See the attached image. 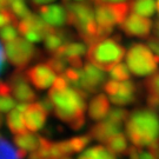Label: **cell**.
Returning <instances> with one entry per match:
<instances>
[{"instance_id":"1","label":"cell","mask_w":159,"mask_h":159,"mask_svg":"<svg viewBox=\"0 0 159 159\" xmlns=\"http://www.w3.org/2000/svg\"><path fill=\"white\" fill-rule=\"evenodd\" d=\"M89 96L87 92L70 86L63 90L52 87L48 92V98L54 107V114L74 131L80 130L85 124L86 100Z\"/></svg>"},{"instance_id":"2","label":"cell","mask_w":159,"mask_h":159,"mask_svg":"<svg viewBox=\"0 0 159 159\" xmlns=\"http://www.w3.org/2000/svg\"><path fill=\"white\" fill-rule=\"evenodd\" d=\"M126 134L137 148L151 146L159 139V117L151 108H139L125 123Z\"/></svg>"},{"instance_id":"3","label":"cell","mask_w":159,"mask_h":159,"mask_svg":"<svg viewBox=\"0 0 159 159\" xmlns=\"http://www.w3.org/2000/svg\"><path fill=\"white\" fill-rule=\"evenodd\" d=\"M125 53V48L120 44V37L114 35V38H106L90 46L86 57L90 63L98 68L111 71L123 60Z\"/></svg>"},{"instance_id":"4","label":"cell","mask_w":159,"mask_h":159,"mask_svg":"<svg viewBox=\"0 0 159 159\" xmlns=\"http://www.w3.org/2000/svg\"><path fill=\"white\" fill-rule=\"evenodd\" d=\"M126 65L137 77L153 74L159 65L157 57L148 46L144 44H133L126 53Z\"/></svg>"},{"instance_id":"5","label":"cell","mask_w":159,"mask_h":159,"mask_svg":"<svg viewBox=\"0 0 159 159\" xmlns=\"http://www.w3.org/2000/svg\"><path fill=\"white\" fill-rule=\"evenodd\" d=\"M4 46L7 60L19 70H24L33 59L41 54V52L25 38H17L13 41L4 44Z\"/></svg>"},{"instance_id":"6","label":"cell","mask_w":159,"mask_h":159,"mask_svg":"<svg viewBox=\"0 0 159 159\" xmlns=\"http://www.w3.org/2000/svg\"><path fill=\"white\" fill-rule=\"evenodd\" d=\"M130 12V4L118 2V4H99L96 5L94 17L99 26L113 29L117 24L121 25Z\"/></svg>"},{"instance_id":"7","label":"cell","mask_w":159,"mask_h":159,"mask_svg":"<svg viewBox=\"0 0 159 159\" xmlns=\"http://www.w3.org/2000/svg\"><path fill=\"white\" fill-rule=\"evenodd\" d=\"M17 27L19 33L30 43H40L45 40L46 35L53 29L35 14H31L29 18L20 20Z\"/></svg>"},{"instance_id":"8","label":"cell","mask_w":159,"mask_h":159,"mask_svg":"<svg viewBox=\"0 0 159 159\" xmlns=\"http://www.w3.org/2000/svg\"><path fill=\"white\" fill-rule=\"evenodd\" d=\"M30 80L26 75V72L23 70H16L8 79V83L12 89V96L19 102L31 104L37 99V94L33 91L29 83Z\"/></svg>"},{"instance_id":"9","label":"cell","mask_w":159,"mask_h":159,"mask_svg":"<svg viewBox=\"0 0 159 159\" xmlns=\"http://www.w3.org/2000/svg\"><path fill=\"white\" fill-rule=\"evenodd\" d=\"M152 26H153V23L150 19L131 12V14H129L123 24L120 25V30L127 37L148 38Z\"/></svg>"},{"instance_id":"10","label":"cell","mask_w":159,"mask_h":159,"mask_svg":"<svg viewBox=\"0 0 159 159\" xmlns=\"http://www.w3.org/2000/svg\"><path fill=\"white\" fill-rule=\"evenodd\" d=\"M26 75L33 86L38 90H45L53 85L56 80V72L47 63H39L30 67Z\"/></svg>"},{"instance_id":"11","label":"cell","mask_w":159,"mask_h":159,"mask_svg":"<svg viewBox=\"0 0 159 159\" xmlns=\"http://www.w3.org/2000/svg\"><path fill=\"white\" fill-rule=\"evenodd\" d=\"M84 74H83V81L80 90L90 93H94L99 90V87L105 84L106 77L102 72V70L94 66L92 63H86L83 67Z\"/></svg>"},{"instance_id":"12","label":"cell","mask_w":159,"mask_h":159,"mask_svg":"<svg viewBox=\"0 0 159 159\" xmlns=\"http://www.w3.org/2000/svg\"><path fill=\"white\" fill-rule=\"evenodd\" d=\"M40 18L54 29H60L67 23V10L61 5H44L37 8Z\"/></svg>"},{"instance_id":"13","label":"cell","mask_w":159,"mask_h":159,"mask_svg":"<svg viewBox=\"0 0 159 159\" xmlns=\"http://www.w3.org/2000/svg\"><path fill=\"white\" fill-rule=\"evenodd\" d=\"M47 112L43 108L40 102H31L24 112V120L26 129L30 132H37L45 126Z\"/></svg>"},{"instance_id":"14","label":"cell","mask_w":159,"mask_h":159,"mask_svg":"<svg viewBox=\"0 0 159 159\" xmlns=\"http://www.w3.org/2000/svg\"><path fill=\"white\" fill-rule=\"evenodd\" d=\"M123 124H119L114 120L110 119L106 117V119H102L100 121H98L96 125L90 130V136L93 139H97L99 142H106L108 138H111L112 136L117 134L120 132Z\"/></svg>"},{"instance_id":"15","label":"cell","mask_w":159,"mask_h":159,"mask_svg":"<svg viewBox=\"0 0 159 159\" xmlns=\"http://www.w3.org/2000/svg\"><path fill=\"white\" fill-rule=\"evenodd\" d=\"M73 34L70 31L64 29H52V31L46 35L45 40V48L47 52L50 53H54V52L59 50L61 46H64L67 43H72L73 39Z\"/></svg>"},{"instance_id":"16","label":"cell","mask_w":159,"mask_h":159,"mask_svg":"<svg viewBox=\"0 0 159 159\" xmlns=\"http://www.w3.org/2000/svg\"><path fill=\"white\" fill-rule=\"evenodd\" d=\"M134 99H136V84L131 80L121 83L119 81L117 91L114 92V94L110 96V100L118 106L129 105L134 102Z\"/></svg>"},{"instance_id":"17","label":"cell","mask_w":159,"mask_h":159,"mask_svg":"<svg viewBox=\"0 0 159 159\" xmlns=\"http://www.w3.org/2000/svg\"><path fill=\"white\" fill-rule=\"evenodd\" d=\"M27 105L29 104L19 102L12 111L8 112L7 117H6L7 126L11 130L12 133H14V134H21V133L27 132V129L25 125V120H24V112L27 107Z\"/></svg>"},{"instance_id":"18","label":"cell","mask_w":159,"mask_h":159,"mask_svg":"<svg viewBox=\"0 0 159 159\" xmlns=\"http://www.w3.org/2000/svg\"><path fill=\"white\" fill-rule=\"evenodd\" d=\"M110 110V100L107 99V97L102 93H99L91 99L87 107V112L91 119L100 121L105 117H107Z\"/></svg>"},{"instance_id":"19","label":"cell","mask_w":159,"mask_h":159,"mask_svg":"<svg viewBox=\"0 0 159 159\" xmlns=\"http://www.w3.org/2000/svg\"><path fill=\"white\" fill-rule=\"evenodd\" d=\"M14 144L18 150L23 151L25 153L27 152H34L40 148L41 144V137L38 134H34L33 132H26L21 134H14Z\"/></svg>"},{"instance_id":"20","label":"cell","mask_w":159,"mask_h":159,"mask_svg":"<svg viewBox=\"0 0 159 159\" xmlns=\"http://www.w3.org/2000/svg\"><path fill=\"white\" fill-rule=\"evenodd\" d=\"M85 53H87L85 44H83V43H67L64 46H61L59 50H57L54 53H52V56L60 58L67 63L70 59L81 57Z\"/></svg>"},{"instance_id":"21","label":"cell","mask_w":159,"mask_h":159,"mask_svg":"<svg viewBox=\"0 0 159 159\" xmlns=\"http://www.w3.org/2000/svg\"><path fill=\"white\" fill-rule=\"evenodd\" d=\"M130 11L142 17H152L157 7L154 0H129Z\"/></svg>"},{"instance_id":"22","label":"cell","mask_w":159,"mask_h":159,"mask_svg":"<svg viewBox=\"0 0 159 159\" xmlns=\"http://www.w3.org/2000/svg\"><path fill=\"white\" fill-rule=\"evenodd\" d=\"M105 144H106V148L114 154H125L129 152V148H130L127 145V138L121 132L108 138Z\"/></svg>"},{"instance_id":"23","label":"cell","mask_w":159,"mask_h":159,"mask_svg":"<svg viewBox=\"0 0 159 159\" xmlns=\"http://www.w3.org/2000/svg\"><path fill=\"white\" fill-rule=\"evenodd\" d=\"M78 159H116V154L107 148L99 145L86 150L84 153L80 154Z\"/></svg>"},{"instance_id":"24","label":"cell","mask_w":159,"mask_h":159,"mask_svg":"<svg viewBox=\"0 0 159 159\" xmlns=\"http://www.w3.org/2000/svg\"><path fill=\"white\" fill-rule=\"evenodd\" d=\"M0 159H21L19 151L0 136Z\"/></svg>"},{"instance_id":"25","label":"cell","mask_w":159,"mask_h":159,"mask_svg":"<svg viewBox=\"0 0 159 159\" xmlns=\"http://www.w3.org/2000/svg\"><path fill=\"white\" fill-rule=\"evenodd\" d=\"M92 137L90 134H85V136H79V137H73L71 139H68V146L71 148L72 153H78L81 150L87 146V144L91 142Z\"/></svg>"},{"instance_id":"26","label":"cell","mask_w":159,"mask_h":159,"mask_svg":"<svg viewBox=\"0 0 159 159\" xmlns=\"http://www.w3.org/2000/svg\"><path fill=\"white\" fill-rule=\"evenodd\" d=\"M110 75L112 79L117 81H126L130 79V70L127 65L119 63L110 71Z\"/></svg>"},{"instance_id":"27","label":"cell","mask_w":159,"mask_h":159,"mask_svg":"<svg viewBox=\"0 0 159 159\" xmlns=\"http://www.w3.org/2000/svg\"><path fill=\"white\" fill-rule=\"evenodd\" d=\"M18 27L16 24H10L6 25L2 29H0V39L2 40V43H10L18 38Z\"/></svg>"},{"instance_id":"28","label":"cell","mask_w":159,"mask_h":159,"mask_svg":"<svg viewBox=\"0 0 159 159\" xmlns=\"http://www.w3.org/2000/svg\"><path fill=\"white\" fill-rule=\"evenodd\" d=\"M144 87L148 94H156L159 97V72L152 74L144 81Z\"/></svg>"},{"instance_id":"29","label":"cell","mask_w":159,"mask_h":159,"mask_svg":"<svg viewBox=\"0 0 159 159\" xmlns=\"http://www.w3.org/2000/svg\"><path fill=\"white\" fill-rule=\"evenodd\" d=\"M129 117H130V114L124 108H111L107 114V118L114 120V121H117L119 124L126 123V120L129 119Z\"/></svg>"},{"instance_id":"30","label":"cell","mask_w":159,"mask_h":159,"mask_svg":"<svg viewBox=\"0 0 159 159\" xmlns=\"http://www.w3.org/2000/svg\"><path fill=\"white\" fill-rule=\"evenodd\" d=\"M18 23H19V20L13 16V13L10 10L4 8V10L0 11V29H2L4 26L10 25V24L18 25Z\"/></svg>"},{"instance_id":"31","label":"cell","mask_w":159,"mask_h":159,"mask_svg":"<svg viewBox=\"0 0 159 159\" xmlns=\"http://www.w3.org/2000/svg\"><path fill=\"white\" fill-rule=\"evenodd\" d=\"M47 64H48V65L54 70V72H56V73H59V74L64 73V71L67 68L66 67L67 63H66L65 60L60 59V58L53 57V56L47 59Z\"/></svg>"},{"instance_id":"32","label":"cell","mask_w":159,"mask_h":159,"mask_svg":"<svg viewBox=\"0 0 159 159\" xmlns=\"http://www.w3.org/2000/svg\"><path fill=\"white\" fill-rule=\"evenodd\" d=\"M17 106L16 99L12 97H0V113L10 112Z\"/></svg>"},{"instance_id":"33","label":"cell","mask_w":159,"mask_h":159,"mask_svg":"<svg viewBox=\"0 0 159 159\" xmlns=\"http://www.w3.org/2000/svg\"><path fill=\"white\" fill-rule=\"evenodd\" d=\"M146 104H148V108L153 110V111H158L159 110V97L156 94H146Z\"/></svg>"},{"instance_id":"34","label":"cell","mask_w":159,"mask_h":159,"mask_svg":"<svg viewBox=\"0 0 159 159\" xmlns=\"http://www.w3.org/2000/svg\"><path fill=\"white\" fill-rule=\"evenodd\" d=\"M12 89L8 81L0 80V97H11Z\"/></svg>"},{"instance_id":"35","label":"cell","mask_w":159,"mask_h":159,"mask_svg":"<svg viewBox=\"0 0 159 159\" xmlns=\"http://www.w3.org/2000/svg\"><path fill=\"white\" fill-rule=\"evenodd\" d=\"M148 46L151 48V51L159 57V39L157 37H151L148 39Z\"/></svg>"},{"instance_id":"36","label":"cell","mask_w":159,"mask_h":159,"mask_svg":"<svg viewBox=\"0 0 159 159\" xmlns=\"http://www.w3.org/2000/svg\"><path fill=\"white\" fill-rule=\"evenodd\" d=\"M40 105L43 106V108L45 110L47 113H50L51 111H53L54 110V107H53V104H52L51 99L48 98V97H46V98H43L41 100H40Z\"/></svg>"},{"instance_id":"37","label":"cell","mask_w":159,"mask_h":159,"mask_svg":"<svg viewBox=\"0 0 159 159\" xmlns=\"http://www.w3.org/2000/svg\"><path fill=\"white\" fill-rule=\"evenodd\" d=\"M139 151H140V148H137V146H131L130 148H129V157H130V159H139Z\"/></svg>"},{"instance_id":"38","label":"cell","mask_w":159,"mask_h":159,"mask_svg":"<svg viewBox=\"0 0 159 159\" xmlns=\"http://www.w3.org/2000/svg\"><path fill=\"white\" fill-rule=\"evenodd\" d=\"M5 60H6V53L5 48H2V46L0 44V73L4 71L5 68Z\"/></svg>"},{"instance_id":"39","label":"cell","mask_w":159,"mask_h":159,"mask_svg":"<svg viewBox=\"0 0 159 159\" xmlns=\"http://www.w3.org/2000/svg\"><path fill=\"white\" fill-rule=\"evenodd\" d=\"M139 159H158V158H157L156 156H153L150 151L140 150V151H139Z\"/></svg>"},{"instance_id":"40","label":"cell","mask_w":159,"mask_h":159,"mask_svg":"<svg viewBox=\"0 0 159 159\" xmlns=\"http://www.w3.org/2000/svg\"><path fill=\"white\" fill-rule=\"evenodd\" d=\"M148 148H150V152L159 159V139L154 144H152Z\"/></svg>"},{"instance_id":"41","label":"cell","mask_w":159,"mask_h":159,"mask_svg":"<svg viewBox=\"0 0 159 159\" xmlns=\"http://www.w3.org/2000/svg\"><path fill=\"white\" fill-rule=\"evenodd\" d=\"M52 1H54V0H31V2H32V5H33L34 8H38L40 6H44L46 4H50Z\"/></svg>"},{"instance_id":"42","label":"cell","mask_w":159,"mask_h":159,"mask_svg":"<svg viewBox=\"0 0 159 159\" xmlns=\"http://www.w3.org/2000/svg\"><path fill=\"white\" fill-rule=\"evenodd\" d=\"M129 0H98L96 5H99V4H118V2H126Z\"/></svg>"},{"instance_id":"43","label":"cell","mask_w":159,"mask_h":159,"mask_svg":"<svg viewBox=\"0 0 159 159\" xmlns=\"http://www.w3.org/2000/svg\"><path fill=\"white\" fill-rule=\"evenodd\" d=\"M153 32H154V37H157V38L159 39V19H157V20L154 21Z\"/></svg>"},{"instance_id":"44","label":"cell","mask_w":159,"mask_h":159,"mask_svg":"<svg viewBox=\"0 0 159 159\" xmlns=\"http://www.w3.org/2000/svg\"><path fill=\"white\" fill-rule=\"evenodd\" d=\"M61 1H63V4L65 6L66 5H68V4H70V0H61Z\"/></svg>"},{"instance_id":"45","label":"cell","mask_w":159,"mask_h":159,"mask_svg":"<svg viewBox=\"0 0 159 159\" xmlns=\"http://www.w3.org/2000/svg\"><path fill=\"white\" fill-rule=\"evenodd\" d=\"M157 11L159 13V0H157Z\"/></svg>"},{"instance_id":"46","label":"cell","mask_w":159,"mask_h":159,"mask_svg":"<svg viewBox=\"0 0 159 159\" xmlns=\"http://www.w3.org/2000/svg\"><path fill=\"white\" fill-rule=\"evenodd\" d=\"M89 1H92V2H93V4H94V5H96L97 2H98V0H89Z\"/></svg>"},{"instance_id":"47","label":"cell","mask_w":159,"mask_h":159,"mask_svg":"<svg viewBox=\"0 0 159 159\" xmlns=\"http://www.w3.org/2000/svg\"><path fill=\"white\" fill-rule=\"evenodd\" d=\"M75 1H78V2H85L87 0H75Z\"/></svg>"},{"instance_id":"48","label":"cell","mask_w":159,"mask_h":159,"mask_svg":"<svg viewBox=\"0 0 159 159\" xmlns=\"http://www.w3.org/2000/svg\"><path fill=\"white\" fill-rule=\"evenodd\" d=\"M1 121H2V118H1V116H0V125H1Z\"/></svg>"},{"instance_id":"49","label":"cell","mask_w":159,"mask_h":159,"mask_svg":"<svg viewBox=\"0 0 159 159\" xmlns=\"http://www.w3.org/2000/svg\"><path fill=\"white\" fill-rule=\"evenodd\" d=\"M64 159H71V158H68V157H67V158H64Z\"/></svg>"}]
</instances>
